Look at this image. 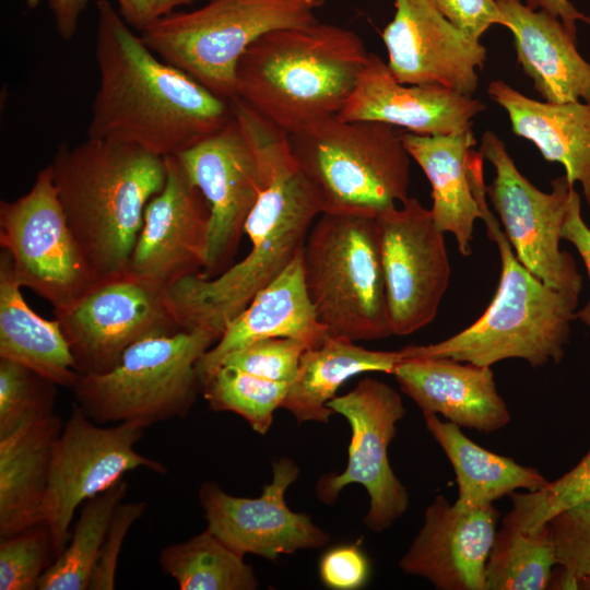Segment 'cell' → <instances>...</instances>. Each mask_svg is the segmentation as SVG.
I'll return each instance as SVG.
<instances>
[{"instance_id": "cell-25", "label": "cell", "mask_w": 590, "mask_h": 590, "mask_svg": "<svg viewBox=\"0 0 590 590\" xmlns=\"http://www.w3.org/2000/svg\"><path fill=\"white\" fill-rule=\"evenodd\" d=\"M487 95L507 113L516 135L562 164L571 185L580 184L590 206V103L536 101L500 80L489 83Z\"/></svg>"}, {"instance_id": "cell-19", "label": "cell", "mask_w": 590, "mask_h": 590, "mask_svg": "<svg viewBox=\"0 0 590 590\" xmlns=\"http://www.w3.org/2000/svg\"><path fill=\"white\" fill-rule=\"evenodd\" d=\"M165 163L166 182L145 208L128 271L166 288L202 271L210 206L177 156L165 157Z\"/></svg>"}, {"instance_id": "cell-16", "label": "cell", "mask_w": 590, "mask_h": 590, "mask_svg": "<svg viewBox=\"0 0 590 590\" xmlns=\"http://www.w3.org/2000/svg\"><path fill=\"white\" fill-rule=\"evenodd\" d=\"M176 156L210 206L206 259L199 273L212 279L232 266L245 223L262 189L261 167L235 117Z\"/></svg>"}, {"instance_id": "cell-1", "label": "cell", "mask_w": 590, "mask_h": 590, "mask_svg": "<svg viewBox=\"0 0 590 590\" xmlns=\"http://www.w3.org/2000/svg\"><path fill=\"white\" fill-rule=\"evenodd\" d=\"M233 113L262 173L261 192L245 223L251 248L215 278L198 272L166 287L181 329L202 328L219 338L256 294L294 260L322 213L320 198L293 154L290 134L240 99L233 102Z\"/></svg>"}, {"instance_id": "cell-15", "label": "cell", "mask_w": 590, "mask_h": 590, "mask_svg": "<svg viewBox=\"0 0 590 590\" xmlns=\"http://www.w3.org/2000/svg\"><path fill=\"white\" fill-rule=\"evenodd\" d=\"M377 221L392 334L409 335L433 322L448 288L445 233L413 197Z\"/></svg>"}, {"instance_id": "cell-5", "label": "cell", "mask_w": 590, "mask_h": 590, "mask_svg": "<svg viewBox=\"0 0 590 590\" xmlns=\"http://www.w3.org/2000/svg\"><path fill=\"white\" fill-rule=\"evenodd\" d=\"M368 57L362 38L338 25L274 30L240 57L235 97L292 134L339 115Z\"/></svg>"}, {"instance_id": "cell-2", "label": "cell", "mask_w": 590, "mask_h": 590, "mask_svg": "<svg viewBox=\"0 0 590 590\" xmlns=\"http://www.w3.org/2000/svg\"><path fill=\"white\" fill-rule=\"evenodd\" d=\"M99 74L87 138L176 156L233 119L231 101L156 56L107 0H97Z\"/></svg>"}, {"instance_id": "cell-40", "label": "cell", "mask_w": 590, "mask_h": 590, "mask_svg": "<svg viewBox=\"0 0 590 590\" xmlns=\"http://www.w3.org/2000/svg\"><path fill=\"white\" fill-rule=\"evenodd\" d=\"M370 576V564L357 544H341L329 548L319 562L321 582L333 590H356Z\"/></svg>"}, {"instance_id": "cell-18", "label": "cell", "mask_w": 590, "mask_h": 590, "mask_svg": "<svg viewBox=\"0 0 590 590\" xmlns=\"http://www.w3.org/2000/svg\"><path fill=\"white\" fill-rule=\"evenodd\" d=\"M393 19L381 37L388 67L410 85H440L472 95L486 48L453 25L428 0H393Z\"/></svg>"}, {"instance_id": "cell-39", "label": "cell", "mask_w": 590, "mask_h": 590, "mask_svg": "<svg viewBox=\"0 0 590 590\" xmlns=\"http://www.w3.org/2000/svg\"><path fill=\"white\" fill-rule=\"evenodd\" d=\"M146 509L145 502L120 503L113 515L90 578L87 590H113L123 541L132 524Z\"/></svg>"}, {"instance_id": "cell-23", "label": "cell", "mask_w": 590, "mask_h": 590, "mask_svg": "<svg viewBox=\"0 0 590 590\" xmlns=\"http://www.w3.org/2000/svg\"><path fill=\"white\" fill-rule=\"evenodd\" d=\"M294 260L225 328L197 364L200 387L234 351L269 338H294L311 349L329 335L309 297L302 261Z\"/></svg>"}, {"instance_id": "cell-20", "label": "cell", "mask_w": 590, "mask_h": 590, "mask_svg": "<svg viewBox=\"0 0 590 590\" xmlns=\"http://www.w3.org/2000/svg\"><path fill=\"white\" fill-rule=\"evenodd\" d=\"M498 517L493 505L464 509L437 495L400 558V569L439 590H486L485 568Z\"/></svg>"}, {"instance_id": "cell-44", "label": "cell", "mask_w": 590, "mask_h": 590, "mask_svg": "<svg viewBox=\"0 0 590 590\" xmlns=\"http://www.w3.org/2000/svg\"><path fill=\"white\" fill-rule=\"evenodd\" d=\"M90 0H48V7L52 12L56 31L64 40L74 37L81 13Z\"/></svg>"}, {"instance_id": "cell-42", "label": "cell", "mask_w": 590, "mask_h": 590, "mask_svg": "<svg viewBox=\"0 0 590 590\" xmlns=\"http://www.w3.org/2000/svg\"><path fill=\"white\" fill-rule=\"evenodd\" d=\"M562 238L576 248L586 267L590 283V227L582 219L580 196L576 190L570 196L562 227ZM577 319L590 328V296L587 304L577 310Z\"/></svg>"}, {"instance_id": "cell-3", "label": "cell", "mask_w": 590, "mask_h": 590, "mask_svg": "<svg viewBox=\"0 0 590 590\" xmlns=\"http://www.w3.org/2000/svg\"><path fill=\"white\" fill-rule=\"evenodd\" d=\"M484 157L473 149L468 168L487 235L500 258V279L495 296L483 315L457 334L428 345L400 350L410 357H449L479 366L519 358L532 367L558 364L565 355L571 323L577 319L580 292L544 284L517 258L497 219L488 209L483 175Z\"/></svg>"}, {"instance_id": "cell-29", "label": "cell", "mask_w": 590, "mask_h": 590, "mask_svg": "<svg viewBox=\"0 0 590 590\" xmlns=\"http://www.w3.org/2000/svg\"><path fill=\"white\" fill-rule=\"evenodd\" d=\"M403 361L399 351H374L346 338L328 335L321 344L307 349L281 409L298 423H328L334 414L328 403L350 378L370 371L393 373Z\"/></svg>"}, {"instance_id": "cell-26", "label": "cell", "mask_w": 590, "mask_h": 590, "mask_svg": "<svg viewBox=\"0 0 590 590\" xmlns=\"http://www.w3.org/2000/svg\"><path fill=\"white\" fill-rule=\"evenodd\" d=\"M402 141L432 186L435 225L453 235L460 255L470 256L474 223L482 216L468 168L469 152L476 143L472 127L448 134L402 133Z\"/></svg>"}, {"instance_id": "cell-4", "label": "cell", "mask_w": 590, "mask_h": 590, "mask_svg": "<svg viewBox=\"0 0 590 590\" xmlns=\"http://www.w3.org/2000/svg\"><path fill=\"white\" fill-rule=\"evenodd\" d=\"M50 166L69 226L96 279L127 272L145 208L166 182L165 157L87 138L60 144Z\"/></svg>"}, {"instance_id": "cell-7", "label": "cell", "mask_w": 590, "mask_h": 590, "mask_svg": "<svg viewBox=\"0 0 590 590\" xmlns=\"http://www.w3.org/2000/svg\"><path fill=\"white\" fill-rule=\"evenodd\" d=\"M322 213H379L409 196L411 156L402 133L377 121L326 118L290 134Z\"/></svg>"}, {"instance_id": "cell-45", "label": "cell", "mask_w": 590, "mask_h": 590, "mask_svg": "<svg viewBox=\"0 0 590 590\" xmlns=\"http://www.w3.org/2000/svg\"><path fill=\"white\" fill-rule=\"evenodd\" d=\"M533 10H543L562 21L570 35L577 39V22L590 24V16L577 10L569 0H523Z\"/></svg>"}, {"instance_id": "cell-11", "label": "cell", "mask_w": 590, "mask_h": 590, "mask_svg": "<svg viewBox=\"0 0 590 590\" xmlns=\"http://www.w3.org/2000/svg\"><path fill=\"white\" fill-rule=\"evenodd\" d=\"M0 245L22 287L54 310L69 307L97 280L69 226L50 164L38 172L28 192L1 201Z\"/></svg>"}, {"instance_id": "cell-41", "label": "cell", "mask_w": 590, "mask_h": 590, "mask_svg": "<svg viewBox=\"0 0 590 590\" xmlns=\"http://www.w3.org/2000/svg\"><path fill=\"white\" fill-rule=\"evenodd\" d=\"M453 25L479 39L494 24L504 26L495 0H428Z\"/></svg>"}, {"instance_id": "cell-21", "label": "cell", "mask_w": 590, "mask_h": 590, "mask_svg": "<svg viewBox=\"0 0 590 590\" xmlns=\"http://www.w3.org/2000/svg\"><path fill=\"white\" fill-rule=\"evenodd\" d=\"M485 105L440 85L400 83L387 62L369 54L356 86L338 117L377 121L423 135L448 134L472 127Z\"/></svg>"}, {"instance_id": "cell-32", "label": "cell", "mask_w": 590, "mask_h": 590, "mask_svg": "<svg viewBox=\"0 0 590 590\" xmlns=\"http://www.w3.org/2000/svg\"><path fill=\"white\" fill-rule=\"evenodd\" d=\"M127 492L122 480L81 505L69 542L42 576L38 590H87L114 511Z\"/></svg>"}, {"instance_id": "cell-37", "label": "cell", "mask_w": 590, "mask_h": 590, "mask_svg": "<svg viewBox=\"0 0 590 590\" xmlns=\"http://www.w3.org/2000/svg\"><path fill=\"white\" fill-rule=\"evenodd\" d=\"M546 524L563 570L559 588L579 589V581L590 576V500L560 511Z\"/></svg>"}, {"instance_id": "cell-10", "label": "cell", "mask_w": 590, "mask_h": 590, "mask_svg": "<svg viewBox=\"0 0 590 590\" xmlns=\"http://www.w3.org/2000/svg\"><path fill=\"white\" fill-rule=\"evenodd\" d=\"M146 427L138 422L101 426L74 401L68 420L54 445L47 487L42 503V521L48 528L56 558L70 539L75 510L88 498L145 468L165 473L157 460L134 449Z\"/></svg>"}, {"instance_id": "cell-31", "label": "cell", "mask_w": 590, "mask_h": 590, "mask_svg": "<svg viewBox=\"0 0 590 590\" xmlns=\"http://www.w3.org/2000/svg\"><path fill=\"white\" fill-rule=\"evenodd\" d=\"M244 557L206 528L164 547L158 563L181 590H253L259 582Z\"/></svg>"}, {"instance_id": "cell-22", "label": "cell", "mask_w": 590, "mask_h": 590, "mask_svg": "<svg viewBox=\"0 0 590 590\" xmlns=\"http://www.w3.org/2000/svg\"><path fill=\"white\" fill-rule=\"evenodd\" d=\"M392 375L423 414H436L459 427L493 433L510 422L489 366L449 357H410Z\"/></svg>"}, {"instance_id": "cell-33", "label": "cell", "mask_w": 590, "mask_h": 590, "mask_svg": "<svg viewBox=\"0 0 590 590\" xmlns=\"http://www.w3.org/2000/svg\"><path fill=\"white\" fill-rule=\"evenodd\" d=\"M557 565L547 524L522 532L502 524L485 568L486 590H544Z\"/></svg>"}, {"instance_id": "cell-27", "label": "cell", "mask_w": 590, "mask_h": 590, "mask_svg": "<svg viewBox=\"0 0 590 590\" xmlns=\"http://www.w3.org/2000/svg\"><path fill=\"white\" fill-rule=\"evenodd\" d=\"M63 422L55 412L0 437V539L42 523L54 445Z\"/></svg>"}, {"instance_id": "cell-36", "label": "cell", "mask_w": 590, "mask_h": 590, "mask_svg": "<svg viewBox=\"0 0 590 590\" xmlns=\"http://www.w3.org/2000/svg\"><path fill=\"white\" fill-rule=\"evenodd\" d=\"M56 559L44 522L0 539V590H35Z\"/></svg>"}, {"instance_id": "cell-8", "label": "cell", "mask_w": 590, "mask_h": 590, "mask_svg": "<svg viewBox=\"0 0 590 590\" xmlns=\"http://www.w3.org/2000/svg\"><path fill=\"white\" fill-rule=\"evenodd\" d=\"M327 0H208L173 12L141 32L144 44L220 97L236 95L240 57L262 35L317 20Z\"/></svg>"}, {"instance_id": "cell-46", "label": "cell", "mask_w": 590, "mask_h": 590, "mask_svg": "<svg viewBox=\"0 0 590 590\" xmlns=\"http://www.w3.org/2000/svg\"><path fill=\"white\" fill-rule=\"evenodd\" d=\"M564 487L574 503L590 500V447L582 459L565 473Z\"/></svg>"}, {"instance_id": "cell-30", "label": "cell", "mask_w": 590, "mask_h": 590, "mask_svg": "<svg viewBox=\"0 0 590 590\" xmlns=\"http://www.w3.org/2000/svg\"><path fill=\"white\" fill-rule=\"evenodd\" d=\"M423 416L453 469L458 484L456 506L472 509L493 505L517 489L535 491L548 482L539 470L475 444L458 425L436 414Z\"/></svg>"}, {"instance_id": "cell-14", "label": "cell", "mask_w": 590, "mask_h": 590, "mask_svg": "<svg viewBox=\"0 0 590 590\" xmlns=\"http://www.w3.org/2000/svg\"><path fill=\"white\" fill-rule=\"evenodd\" d=\"M328 408L349 422L351 441L345 469L322 475L316 485L317 497L333 504L345 486L362 485L369 496L364 524L380 533L401 518L410 504L409 492L388 458L397 424L406 412L402 398L386 382L366 377L347 393L333 398Z\"/></svg>"}, {"instance_id": "cell-47", "label": "cell", "mask_w": 590, "mask_h": 590, "mask_svg": "<svg viewBox=\"0 0 590 590\" xmlns=\"http://www.w3.org/2000/svg\"><path fill=\"white\" fill-rule=\"evenodd\" d=\"M579 589L590 590V576H587L579 581Z\"/></svg>"}, {"instance_id": "cell-6", "label": "cell", "mask_w": 590, "mask_h": 590, "mask_svg": "<svg viewBox=\"0 0 590 590\" xmlns=\"http://www.w3.org/2000/svg\"><path fill=\"white\" fill-rule=\"evenodd\" d=\"M306 287L331 337L392 334L377 215L321 213L303 247Z\"/></svg>"}, {"instance_id": "cell-34", "label": "cell", "mask_w": 590, "mask_h": 590, "mask_svg": "<svg viewBox=\"0 0 590 590\" xmlns=\"http://www.w3.org/2000/svg\"><path fill=\"white\" fill-rule=\"evenodd\" d=\"M288 388V382L272 381L222 365L202 385L201 392L213 411L235 413L252 430L266 435Z\"/></svg>"}, {"instance_id": "cell-24", "label": "cell", "mask_w": 590, "mask_h": 590, "mask_svg": "<svg viewBox=\"0 0 590 590\" xmlns=\"http://www.w3.org/2000/svg\"><path fill=\"white\" fill-rule=\"evenodd\" d=\"M514 36L517 60L548 103H590V63L557 17L523 0H495Z\"/></svg>"}, {"instance_id": "cell-13", "label": "cell", "mask_w": 590, "mask_h": 590, "mask_svg": "<svg viewBox=\"0 0 590 590\" xmlns=\"http://www.w3.org/2000/svg\"><path fill=\"white\" fill-rule=\"evenodd\" d=\"M480 152L495 169L486 194L518 260L544 284L580 292L582 275L573 256L560 249L574 185L563 175L551 181V192L540 190L519 172L493 131L483 133Z\"/></svg>"}, {"instance_id": "cell-28", "label": "cell", "mask_w": 590, "mask_h": 590, "mask_svg": "<svg viewBox=\"0 0 590 590\" xmlns=\"http://www.w3.org/2000/svg\"><path fill=\"white\" fill-rule=\"evenodd\" d=\"M9 252L0 253V358L22 364L57 386L72 388L75 362L57 319L36 314L24 299Z\"/></svg>"}, {"instance_id": "cell-35", "label": "cell", "mask_w": 590, "mask_h": 590, "mask_svg": "<svg viewBox=\"0 0 590 590\" xmlns=\"http://www.w3.org/2000/svg\"><path fill=\"white\" fill-rule=\"evenodd\" d=\"M57 387L28 367L0 358V437L31 417L54 413Z\"/></svg>"}, {"instance_id": "cell-17", "label": "cell", "mask_w": 590, "mask_h": 590, "mask_svg": "<svg viewBox=\"0 0 590 590\" xmlns=\"http://www.w3.org/2000/svg\"><path fill=\"white\" fill-rule=\"evenodd\" d=\"M298 475L299 468L292 459L280 458L272 464L271 482L255 498L234 496L215 482H204L198 496L206 528L237 553L269 560L324 546L328 532L285 503V493Z\"/></svg>"}, {"instance_id": "cell-43", "label": "cell", "mask_w": 590, "mask_h": 590, "mask_svg": "<svg viewBox=\"0 0 590 590\" xmlns=\"http://www.w3.org/2000/svg\"><path fill=\"white\" fill-rule=\"evenodd\" d=\"M118 12L133 30L143 32L160 19L175 12L180 5L199 0H116Z\"/></svg>"}, {"instance_id": "cell-12", "label": "cell", "mask_w": 590, "mask_h": 590, "mask_svg": "<svg viewBox=\"0 0 590 590\" xmlns=\"http://www.w3.org/2000/svg\"><path fill=\"white\" fill-rule=\"evenodd\" d=\"M54 314L79 376L104 374L132 344L184 330L166 288L129 271L97 279L73 304Z\"/></svg>"}, {"instance_id": "cell-38", "label": "cell", "mask_w": 590, "mask_h": 590, "mask_svg": "<svg viewBox=\"0 0 590 590\" xmlns=\"http://www.w3.org/2000/svg\"><path fill=\"white\" fill-rule=\"evenodd\" d=\"M307 349L306 343L294 338L263 339L232 352L221 366L227 365L257 377L291 384Z\"/></svg>"}, {"instance_id": "cell-9", "label": "cell", "mask_w": 590, "mask_h": 590, "mask_svg": "<svg viewBox=\"0 0 590 590\" xmlns=\"http://www.w3.org/2000/svg\"><path fill=\"white\" fill-rule=\"evenodd\" d=\"M197 328L132 344L110 370L79 376L75 402L95 423L153 424L187 416L201 390L197 364L219 340Z\"/></svg>"}]
</instances>
